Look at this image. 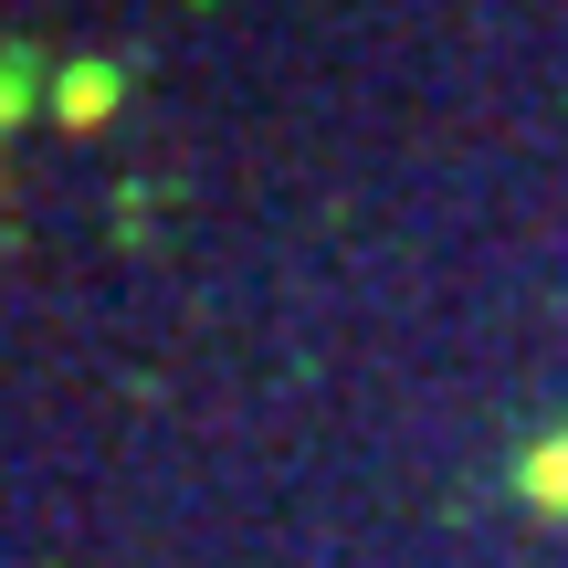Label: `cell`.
Returning a JSON list of instances; mask_svg holds the SVG:
<instances>
[{
    "mask_svg": "<svg viewBox=\"0 0 568 568\" xmlns=\"http://www.w3.org/2000/svg\"><path fill=\"white\" fill-rule=\"evenodd\" d=\"M63 105H74V116H105V105H116V74H105V63H95V74H74V84H63Z\"/></svg>",
    "mask_w": 568,
    "mask_h": 568,
    "instance_id": "7a4b0ae2",
    "label": "cell"
},
{
    "mask_svg": "<svg viewBox=\"0 0 568 568\" xmlns=\"http://www.w3.org/2000/svg\"><path fill=\"white\" fill-rule=\"evenodd\" d=\"M516 495H527L537 516H568V432L527 443V464H516Z\"/></svg>",
    "mask_w": 568,
    "mask_h": 568,
    "instance_id": "6da1fadb",
    "label": "cell"
},
{
    "mask_svg": "<svg viewBox=\"0 0 568 568\" xmlns=\"http://www.w3.org/2000/svg\"><path fill=\"white\" fill-rule=\"evenodd\" d=\"M11 116H21V74L0 63V126H11Z\"/></svg>",
    "mask_w": 568,
    "mask_h": 568,
    "instance_id": "3957f363",
    "label": "cell"
}]
</instances>
